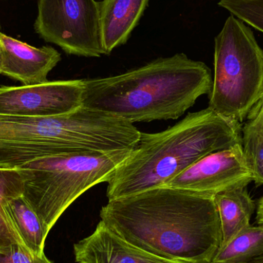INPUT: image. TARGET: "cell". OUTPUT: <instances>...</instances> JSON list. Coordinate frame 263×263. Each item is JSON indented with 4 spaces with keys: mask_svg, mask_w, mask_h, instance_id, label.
<instances>
[{
    "mask_svg": "<svg viewBox=\"0 0 263 263\" xmlns=\"http://www.w3.org/2000/svg\"><path fill=\"white\" fill-rule=\"evenodd\" d=\"M212 86L205 63L177 53L121 75L84 80L83 106L133 124L177 120Z\"/></svg>",
    "mask_w": 263,
    "mask_h": 263,
    "instance_id": "obj_2",
    "label": "cell"
},
{
    "mask_svg": "<svg viewBox=\"0 0 263 263\" xmlns=\"http://www.w3.org/2000/svg\"><path fill=\"white\" fill-rule=\"evenodd\" d=\"M261 100H263V97H262V99H261Z\"/></svg>",
    "mask_w": 263,
    "mask_h": 263,
    "instance_id": "obj_23",
    "label": "cell"
},
{
    "mask_svg": "<svg viewBox=\"0 0 263 263\" xmlns=\"http://www.w3.org/2000/svg\"><path fill=\"white\" fill-rule=\"evenodd\" d=\"M77 263H182L155 256L129 243L102 221L91 236L74 245Z\"/></svg>",
    "mask_w": 263,
    "mask_h": 263,
    "instance_id": "obj_11",
    "label": "cell"
},
{
    "mask_svg": "<svg viewBox=\"0 0 263 263\" xmlns=\"http://www.w3.org/2000/svg\"><path fill=\"white\" fill-rule=\"evenodd\" d=\"M149 0H103L100 3V25L104 55L125 44L130 37Z\"/></svg>",
    "mask_w": 263,
    "mask_h": 263,
    "instance_id": "obj_12",
    "label": "cell"
},
{
    "mask_svg": "<svg viewBox=\"0 0 263 263\" xmlns=\"http://www.w3.org/2000/svg\"><path fill=\"white\" fill-rule=\"evenodd\" d=\"M242 129V153L256 185H263V103L259 102L249 114Z\"/></svg>",
    "mask_w": 263,
    "mask_h": 263,
    "instance_id": "obj_16",
    "label": "cell"
},
{
    "mask_svg": "<svg viewBox=\"0 0 263 263\" xmlns=\"http://www.w3.org/2000/svg\"><path fill=\"white\" fill-rule=\"evenodd\" d=\"M236 145H242L240 123L209 107L190 112L166 130L141 133L106 182V196L110 201L162 186L207 155Z\"/></svg>",
    "mask_w": 263,
    "mask_h": 263,
    "instance_id": "obj_3",
    "label": "cell"
},
{
    "mask_svg": "<svg viewBox=\"0 0 263 263\" xmlns=\"http://www.w3.org/2000/svg\"><path fill=\"white\" fill-rule=\"evenodd\" d=\"M136 140L129 122L83 106L57 117L0 115V167L50 155L131 149Z\"/></svg>",
    "mask_w": 263,
    "mask_h": 263,
    "instance_id": "obj_4",
    "label": "cell"
},
{
    "mask_svg": "<svg viewBox=\"0 0 263 263\" xmlns=\"http://www.w3.org/2000/svg\"><path fill=\"white\" fill-rule=\"evenodd\" d=\"M0 73L25 86L48 82V74L61 60L52 46L34 47L0 32Z\"/></svg>",
    "mask_w": 263,
    "mask_h": 263,
    "instance_id": "obj_10",
    "label": "cell"
},
{
    "mask_svg": "<svg viewBox=\"0 0 263 263\" xmlns=\"http://www.w3.org/2000/svg\"><path fill=\"white\" fill-rule=\"evenodd\" d=\"M262 100V103H263V100Z\"/></svg>",
    "mask_w": 263,
    "mask_h": 263,
    "instance_id": "obj_24",
    "label": "cell"
},
{
    "mask_svg": "<svg viewBox=\"0 0 263 263\" xmlns=\"http://www.w3.org/2000/svg\"><path fill=\"white\" fill-rule=\"evenodd\" d=\"M219 6L263 32V0H219Z\"/></svg>",
    "mask_w": 263,
    "mask_h": 263,
    "instance_id": "obj_18",
    "label": "cell"
},
{
    "mask_svg": "<svg viewBox=\"0 0 263 263\" xmlns=\"http://www.w3.org/2000/svg\"><path fill=\"white\" fill-rule=\"evenodd\" d=\"M256 213H257L256 220H257L258 224L263 226V196L258 202L257 212Z\"/></svg>",
    "mask_w": 263,
    "mask_h": 263,
    "instance_id": "obj_20",
    "label": "cell"
},
{
    "mask_svg": "<svg viewBox=\"0 0 263 263\" xmlns=\"http://www.w3.org/2000/svg\"><path fill=\"white\" fill-rule=\"evenodd\" d=\"M0 263H52L46 255L34 256L26 247L17 246L7 253H0Z\"/></svg>",
    "mask_w": 263,
    "mask_h": 263,
    "instance_id": "obj_19",
    "label": "cell"
},
{
    "mask_svg": "<svg viewBox=\"0 0 263 263\" xmlns=\"http://www.w3.org/2000/svg\"><path fill=\"white\" fill-rule=\"evenodd\" d=\"M263 255V226H249L219 247L212 263H250Z\"/></svg>",
    "mask_w": 263,
    "mask_h": 263,
    "instance_id": "obj_17",
    "label": "cell"
},
{
    "mask_svg": "<svg viewBox=\"0 0 263 263\" xmlns=\"http://www.w3.org/2000/svg\"><path fill=\"white\" fill-rule=\"evenodd\" d=\"M0 61H1V45H0Z\"/></svg>",
    "mask_w": 263,
    "mask_h": 263,
    "instance_id": "obj_22",
    "label": "cell"
},
{
    "mask_svg": "<svg viewBox=\"0 0 263 263\" xmlns=\"http://www.w3.org/2000/svg\"><path fill=\"white\" fill-rule=\"evenodd\" d=\"M250 263H263V255L259 256V257L256 258V259H255L254 260L252 261Z\"/></svg>",
    "mask_w": 263,
    "mask_h": 263,
    "instance_id": "obj_21",
    "label": "cell"
},
{
    "mask_svg": "<svg viewBox=\"0 0 263 263\" xmlns=\"http://www.w3.org/2000/svg\"><path fill=\"white\" fill-rule=\"evenodd\" d=\"M209 108L242 123L263 97V49L244 22L230 15L215 39Z\"/></svg>",
    "mask_w": 263,
    "mask_h": 263,
    "instance_id": "obj_6",
    "label": "cell"
},
{
    "mask_svg": "<svg viewBox=\"0 0 263 263\" xmlns=\"http://www.w3.org/2000/svg\"><path fill=\"white\" fill-rule=\"evenodd\" d=\"M8 212L25 247L34 256L45 255L44 247L49 232L23 196L10 199Z\"/></svg>",
    "mask_w": 263,
    "mask_h": 263,
    "instance_id": "obj_15",
    "label": "cell"
},
{
    "mask_svg": "<svg viewBox=\"0 0 263 263\" xmlns=\"http://www.w3.org/2000/svg\"><path fill=\"white\" fill-rule=\"evenodd\" d=\"M23 194V179L18 168L0 167V253L17 246L25 247L8 212L10 199ZM27 249V248H26Z\"/></svg>",
    "mask_w": 263,
    "mask_h": 263,
    "instance_id": "obj_14",
    "label": "cell"
},
{
    "mask_svg": "<svg viewBox=\"0 0 263 263\" xmlns=\"http://www.w3.org/2000/svg\"><path fill=\"white\" fill-rule=\"evenodd\" d=\"M102 222L129 243L182 263H212L222 243L214 196L162 186L109 201Z\"/></svg>",
    "mask_w": 263,
    "mask_h": 263,
    "instance_id": "obj_1",
    "label": "cell"
},
{
    "mask_svg": "<svg viewBox=\"0 0 263 263\" xmlns=\"http://www.w3.org/2000/svg\"><path fill=\"white\" fill-rule=\"evenodd\" d=\"M34 28L41 38L69 55H104L100 25V3L95 0H37Z\"/></svg>",
    "mask_w": 263,
    "mask_h": 263,
    "instance_id": "obj_7",
    "label": "cell"
},
{
    "mask_svg": "<svg viewBox=\"0 0 263 263\" xmlns=\"http://www.w3.org/2000/svg\"><path fill=\"white\" fill-rule=\"evenodd\" d=\"M214 200L220 219L222 247L241 230L250 226L256 203L249 194L247 187L216 194Z\"/></svg>",
    "mask_w": 263,
    "mask_h": 263,
    "instance_id": "obj_13",
    "label": "cell"
},
{
    "mask_svg": "<svg viewBox=\"0 0 263 263\" xmlns=\"http://www.w3.org/2000/svg\"><path fill=\"white\" fill-rule=\"evenodd\" d=\"M83 90L84 80L0 86V115L25 117L64 115L83 106Z\"/></svg>",
    "mask_w": 263,
    "mask_h": 263,
    "instance_id": "obj_8",
    "label": "cell"
},
{
    "mask_svg": "<svg viewBox=\"0 0 263 263\" xmlns=\"http://www.w3.org/2000/svg\"><path fill=\"white\" fill-rule=\"evenodd\" d=\"M253 182L242 153V145L214 152L199 159L165 184V186L214 196L245 188Z\"/></svg>",
    "mask_w": 263,
    "mask_h": 263,
    "instance_id": "obj_9",
    "label": "cell"
},
{
    "mask_svg": "<svg viewBox=\"0 0 263 263\" xmlns=\"http://www.w3.org/2000/svg\"><path fill=\"white\" fill-rule=\"evenodd\" d=\"M133 149L63 153L37 158L18 167L23 196L48 231L68 207L92 187L107 182Z\"/></svg>",
    "mask_w": 263,
    "mask_h": 263,
    "instance_id": "obj_5",
    "label": "cell"
}]
</instances>
